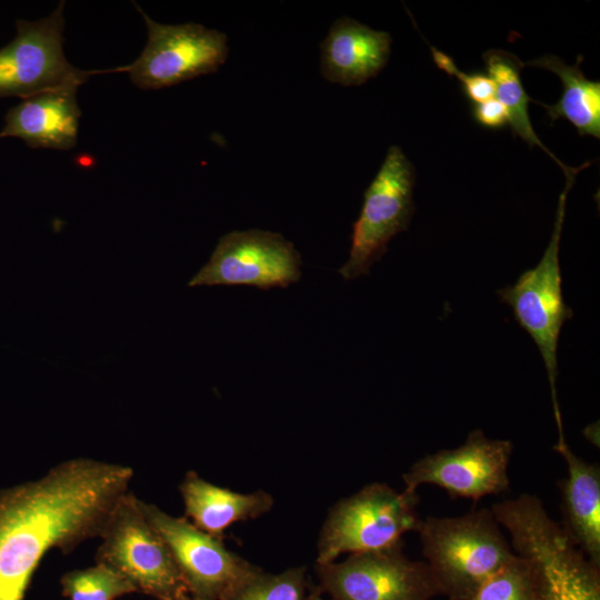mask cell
<instances>
[{
    "mask_svg": "<svg viewBox=\"0 0 600 600\" xmlns=\"http://www.w3.org/2000/svg\"><path fill=\"white\" fill-rule=\"evenodd\" d=\"M133 476L126 464L74 458L1 490L0 600H24L34 571L52 549L68 553L99 538Z\"/></svg>",
    "mask_w": 600,
    "mask_h": 600,
    "instance_id": "1",
    "label": "cell"
},
{
    "mask_svg": "<svg viewBox=\"0 0 600 600\" xmlns=\"http://www.w3.org/2000/svg\"><path fill=\"white\" fill-rule=\"evenodd\" d=\"M490 509L508 532L513 551L536 566L539 600H600V568L549 516L539 497L522 493Z\"/></svg>",
    "mask_w": 600,
    "mask_h": 600,
    "instance_id": "2",
    "label": "cell"
},
{
    "mask_svg": "<svg viewBox=\"0 0 600 600\" xmlns=\"http://www.w3.org/2000/svg\"><path fill=\"white\" fill-rule=\"evenodd\" d=\"M416 532L439 596L448 600H471L479 587L514 556L490 508L453 517L428 516Z\"/></svg>",
    "mask_w": 600,
    "mask_h": 600,
    "instance_id": "3",
    "label": "cell"
},
{
    "mask_svg": "<svg viewBox=\"0 0 600 600\" xmlns=\"http://www.w3.org/2000/svg\"><path fill=\"white\" fill-rule=\"evenodd\" d=\"M576 176L566 177L559 196L550 241L536 267L526 270L512 286L497 291L508 304L519 326L531 337L546 367L558 429L557 443L566 442L560 404L557 394L558 344L563 323L573 316L564 302L559 260L560 240L564 221L566 202Z\"/></svg>",
    "mask_w": 600,
    "mask_h": 600,
    "instance_id": "4",
    "label": "cell"
},
{
    "mask_svg": "<svg viewBox=\"0 0 600 600\" xmlns=\"http://www.w3.org/2000/svg\"><path fill=\"white\" fill-rule=\"evenodd\" d=\"M418 504V491H397L383 482L369 483L339 500L321 528L316 563L400 546L402 537L419 527Z\"/></svg>",
    "mask_w": 600,
    "mask_h": 600,
    "instance_id": "5",
    "label": "cell"
},
{
    "mask_svg": "<svg viewBox=\"0 0 600 600\" xmlns=\"http://www.w3.org/2000/svg\"><path fill=\"white\" fill-rule=\"evenodd\" d=\"M99 539L96 562L120 573L138 592L157 600L189 596L168 547L131 491L114 506Z\"/></svg>",
    "mask_w": 600,
    "mask_h": 600,
    "instance_id": "6",
    "label": "cell"
},
{
    "mask_svg": "<svg viewBox=\"0 0 600 600\" xmlns=\"http://www.w3.org/2000/svg\"><path fill=\"white\" fill-rule=\"evenodd\" d=\"M414 169L403 151L391 146L363 194L352 224L347 262L338 270L344 280L368 274L387 251L390 240L408 229L413 206Z\"/></svg>",
    "mask_w": 600,
    "mask_h": 600,
    "instance_id": "7",
    "label": "cell"
},
{
    "mask_svg": "<svg viewBox=\"0 0 600 600\" xmlns=\"http://www.w3.org/2000/svg\"><path fill=\"white\" fill-rule=\"evenodd\" d=\"M147 27V43L127 71L140 89L157 90L216 72L228 59V37L196 22L163 24L139 6Z\"/></svg>",
    "mask_w": 600,
    "mask_h": 600,
    "instance_id": "8",
    "label": "cell"
},
{
    "mask_svg": "<svg viewBox=\"0 0 600 600\" xmlns=\"http://www.w3.org/2000/svg\"><path fill=\"white\" fill-rule=\"evenodd\" d=\"M63 8L60 1L48 17L17 20V36L0 48V98L80 87L93 74L72 66L63 53Z\"/></svg>",
    "mask_w": 600,
    "mask_h": 600,
    "instance_id": "9",
    "label": "cell"
},
{
    "mask_svg": "<svg viewBox=\"0 0 600 600\" xmlns=\"http://www.w3.org/2000/svg\"><path fill=\"white\" fill-rule=\"evenodd\" d=\"M141 508L168 547L189 596L194 600H222L261 568L232 552L222 542L190 522L153 503Z\"/></svg>",
    "mask_w": 600,
    "mask_h": 600,
    "instance_id": "10",
    "label": "cell"
},
{
    "mask_svg": "<svg viewBox=\"0 0 600 600\" xmlns=\"http://www.w3.org/2000/svg\"><path fill=\"white\" fill-rule=\"evenodd\" d=\"M318 589L331 600H432L439 596L427 563L397 546L316 563Z\"/></svg>",
    "mask_w": 600,
    "mask_h": 600,
    "instance_id": "11",
    "label": "cell"
},
{
    "mask_svg": "<svg viewBox=\"0 0 600 600\" xmlns=\"http://www.w3.org/2000/svg\"><path fill=\"white\" fill-rule=\"evenodd\" d=\"M512 452L510 440L491 439L474 429L459 447L426 454L412 463L402 474L403 489L417 491L422 484H434L451 499L473 501L503 493L510 487Z\"/></svg>",
    "mask_w": 600,
    "mask_h": 600,
    "instance_id": "12",
    "label": "cell"
},
{
    "mask_svg": "<svg viewBox=\"0 0 600 600\" xmlns=\"http://www.w3.org/2000/svg\"><path fill=\"white\" fill-rule=\"evenodd\" d=\"M301 264L300 253L282 234L260 229L236 230L219 239L209 261L188 287L287 288L300 280Z\"/></svg>",
    "mask_w": 600,
    "mask_h": 600,
    "instance_id": "13",
    "label": "cell"
},
{
    "mask_svg": "<svg viewBox=\"0 0 600 600\" xmlns=\"http://www.w3.org/2000/svg\"><path fill=\"white\" fill-rule=\"evenodd\" d=\"M78 88H57L22 99L7 112L0 138H19L30 148L72 149L81 116Z\"/></svg>",
    "mask_w": 600,
    "mask_h": 600,
    "instance_id": "14",
    "label": "cell"
},
{
    "mask_svg": "<svg viewBox=\"0 0 600 600\" xmlns=\"http://www.w3.org/2000/svg\"><path fill=\"white\" fill-rule=\"evenodd\" d=\"M392 38L352 18L341 17L320 44V71L329 82L360 86L387 64Z\"/></svg>",
    "mask_w": 600,
    "mask_h": 600,
    "instance_id": "15",
    "label": "cell"
},
{
    "mask_svg": "<svg viewBox=\"0 0 600 600\" xmlns=\"http://www.w3.org/2000/svg\"><path fill=\"white\" fill-rule=\"evenodd\" d=\"M553 449L564 459L560 481L562 522L571 541L600 568V467L577 456L568 443Z\"/></svg>",
    "mask_w": 600,
    "mask_h": 600,
    "instance_id": "16",
    "label": "cell"
},
{
    "mask_svg": "<svg viewBox=\"0 0 600 600\" xmlns=\"http://www.w3.org/2000/svg\"><path fill=\"white\" fill-rule=\"evenodd\" d=\"M179 491L184 517L200 530L220 539L227 528L266 514L274 502L264 490L236 492L207 481L193 470L184 474Z\"/></svg>",
    "mask_w": 600,
    "mask_h": 600,
    "instance_id": "17",
    "label": "cell"
},
{
    "mask_svg": "<svg viewBox=\"0 0 600 600\" xmlns=\"http://www.w3.org/2000/svg\"><path fill=\"white\" fill-rule=\"evenodd\" d=\"M582 56L574 66L564 63L560 58L546 54L524 62L526 66L546 69L559 77L562 96L554 104L540 103L552 121L560 118L568 120L580 137L600 138V82L586 78L580 69Z\"/></svg>",
    "mask_w": 600,
    "mask_h": 600,
    "instance_id": "18",
    "label": "cell"
},
{
    "mask_svg": "<svg viewBox=\"0 0 600 600\" xmlns=\"http://www.w3.org/2000/svg\"><path fill=\"white\" fill-rule=\"evenodd\" d=\"M487 76L493 81L494 97L506 107L512 134L521 138L529 147H539L563 170L566 177L576 176L588 167L586 162L579 168H571L561 162L540 140L529 116L528 106L532 99L527 94L521 70L524 62L512 52L490 49L482 54Z\"/></svg>",
    "mask_w": 600,
    "mask_h": 600,
    "instance_id": "19",
    "label": "cell"
},
{
    "mask_svg": "<svg viewBox=\"0 0 600 600\" xmlns=\"http://www.w3.org/2000/svg\"><path fill=\"white\" fill-rule=\"evenodd\" d=\"M539 574L533 562L514 556L491 574L471 600H539Z\"/></svg>",
    "mask_w": 600,
    "mask_h": 600,
    "instance_id": "20",
    "label": "cell"
},
{
    "mask_svg": "<svg viewBox=\"0 0 600 600\" xmlns=\"http://www.w3.org/2000/svg\"><path fill=\"white\" fill-rule=\"evenodd\" d=\"M60 584L68 600H116L138 592L124 577L99 562L64 573Z\"/></svg>",
    "mask_w": 600,
    "mask_h": 600,
    "instance_id": "21",
    "label": "cell"
},
{
    "mask_svg": "<svg viewBox=\"0 0 600 600\" xmlns=\"http://www.w3.org/2000/svg\"><path fill=\"white\" fill-rule=\"evenodd\" d=\"M307 588V569L303 566L279 573H267L260 569L222 600H306Z\"/></svg>",
    "mask_w": 600,
    "mask_h": 600,
    "instance_id": "22",
    "label": "cell"
},
{
    "mask_svg": "<svg viewBox=\"0 0 600 600\" xmlns=\"http://www.w3.org/2000/svg\"><path fill=\"white\" fill-rule=\"evenodd\" d=\"M430 49L436 66L449 76L459 80L462 92L473 104L494 97V83L487 74L480 72H463L457 67L449 54L432 46H430Z\"/></svg>",
    "mask_w": 600,
    "mask_h": 600,
    "instance_id": "23",
    "label": "cell"
},
{
    "mask_svg": "<svg viewBox=\"0 0 600 600\" xmlns=\"http://www.w3.org/2000/svg\"><path fill=\"white\" fill-rule=\"evenodd\" d=\"M471 113L479 126L491 130L501 129L509 122L506 107L496 97L474 103Z\"/></svg>",
    "mask_w": 600,
    "mask_h": 600,
    "instance_id": "24",
    "label": "cell"
},
{
    "mask_svg": "<svg viewBox=\"0 0 600 600\" xmlns=\"http://www.w3.org/2000/svg\"><path fill=\"white\" fill-rule=\"evenodd\" d=\"M584 437L588 441H590L593 446H597L599 448V439L596 438V426L591 424L588 426L584 430Z\"/></svg>",
    "mask_w": 600,
    "mask_h": 600,
    "instance_id": "25",
    "label": "cell"
},
{
    "mask_svg": "<svg viewBox=\"0 0 600 600\" xmlns=\"http://www.w3.org/2000/svg\"><path fill=\"white\" fill-rule=\"evenodd\" d=\"M306 600H324L322 598V592L317 588H311L310 592L307 593Z\"/></svg>",
    "mask_w": 600,
    "mask_h": 600,
    "instance_id": "26",
    "label": "cell"
},
{
    "mask_svg": "<svg viewBox=\"0 0 600 600\" xmlns=\"http://www.w3.org/2000/svg\"><path fill=\"white\" fill-rule=\"evenodd\" d=\"M179 600H194V599H192L190 596H187V597H184L182 599H179Z\"/></svg>",
    "mask_w": 600,
    "mask_h": 600,
    "instance_id": "27",
    "label": "cell"
}]
</instances>
